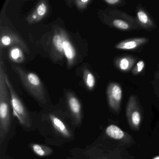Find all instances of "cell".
Segmentation results:
<instances>
[{
  "instance_id": "cell-1",
  "label": "cell",
  "mask_w": 159,
  "mask_h": 159,
  "mask_svg": "<svg viewBox=\"0 0 159 159\" xmlns=\"http://www.w3.org/2000/svg\"><path fill=\"white\" fill-rule=\"evenodd\" d=\"M5 70L2 57L0 62V145L2 146L11 129V95L5 79Z\"/></svg>"
},
{
  "instance_id": "cell-2",
  "label": "cell",
  "mask_w": 159,
  "mask_h": 159,
  "mask_svg": "<svg viewBox=\"0 0 159 159\" xmlns=\"http://www.w3.org/2000/svg\"><path fill=\"white\" fill-rule=\"evenodd\" d=\"M99 18L104 25L124 31L140 30L135 17L116 8H108L99 11Z\"/></svg>"
},
{
  "instance_id": "cell-3",
  "label": "cell",
  "mask_w": 159,
  "mask_h": 159,
  "mask_svg": "<svg viewBox=\"0 0 159 159\" xmlns=\"http://www.w3.org/2000/svg\"><path fill=\"white\" fill-rule=\"evenodd\" d=\"M12 68L30 95L41 104H45L47 99L45 90L39 76L33 72L24 70L19 66H12Z\"/></svg>"
},
{
  "instance_id": "cell-4",
  "label": "cell",
  "mask_w": 159,
  "mask_h": 159,
  "mask_svg": "<svg viewBox=\"0 0 159 159\" xmlns=\"http://www.w3.org/2000/svg\"><path fill=\"white\" fill-rule=\"evenodd\" d=\"M5 79L11 95V103L14 114L18 119L23 127L26 129H30L32 126L31 118L23 102L13 88L12 85L6 73L5 74Z\"/></svg>"
},
{
  "instance_id": "cell-5",
  "label": "cell",
  "mask_w": 159,
  "mask_h": 159,
  "mask_svg": "<svg viewBox=\"0 0 159 159\" xmlns=\"http://www.w3.org/2000/svg\"><path fill=\"white\" fill-rule=\"evenodd\" d=\"M126 116L128 124L132 130H139L142 116L138 101L136 97L134 95H131L128 99L126 106Z\"/></svg>"
},
{
  "instance_id": "cell-6",
  "label": "cell",
  "mask_w": 159,
  "mask_h": 159,
  "mask_svg": "<svg viewBox=\"0 0 159 159\" xmlns=\"http://www.w3.org/2000/svg\"><path fill=\"white\" fill-rule=\"evenodd\" d=\"M10 46H18L25 52H29L28 47L24 41L17 34L7 27H1L0 48Z\"/></svg>"
},
{
  "instance_id": "cell-7",
  "label": "cell",
  "mask_w": 159,
  "mask_h": 159,
  "mask_svg": "<svg viewBox=\"0 0 159 159\" xmlns=\"http://www.w3.org/2000/svg\"><path fill=\"white\" fill-rule=\"evenodd\" d=\"M66 103L72 123L74 125L79 127L83 120L82 108L80 100L74 94L68 93Z\"/></svg>"
},
{
  "instance_id": "cell-8",
  "label": "cell",
  "mask_w": 159,
  "mask_h": 159,
  "mask_svg": "<svg viewBox=\"0 0 159 159\" xmlns=\"http://www.w3.org/2000/svg\"><path fill=\"white\" fill-rule=\"evenodd\" d=\"M107 95L110 108L115 112H119L122 99V89L120 85L117 83H110L107 87Z\"/></svg>"
},
{
  "instance_id": "cell-9",
  "label": "cell",
  "mask_w": 159,
  "mask_h": 159,
  "mask_svg": "<svg viewBox=\"0 0 159 159\" xmlns=\"http://www.w3.org/2000/svg\"><path fill=\"white\" fill-rule=\"evenodd\" d=\"M135 18L141 30L151 31L157 28V25L148 12L141 4H138L137 6Z\"/></svg>"
},
{
  "instance_id": "cell-10",
  "label": "cell",
  "mask_w": 159,
  "mask_h": 159,
  "mask_svg": "<svg viewBox=\"0 0 159 159\" xmlns=\"http://www.w3.org/2000/svg\"><path fill=\"white\" fill-rule=\"evenodd\" d=\"M63 43L64 55L67 62L68 67L74 65L76 58V52L73 44L70 42L66 31L62 29L59 28Z\"/></svg>"
},
{
  "instance_id": "cell-11",
  "label": "cell",
  "mask_w": 159,
  "mask_h": 159,
  "mask_svg": "<svg viewBox=\"0 0 159 159\" xmlns=\"http://www.w3.org/2000/svg\"><path fill=\"white\" fill-rule=\"evenodd\" d=\"M105 132L109 137L122 143L129 144H133V141L134 142V139L130 135L114 125H111L108 126Z\"/></svg>"
},
{
  "instance_id": "cell-12",
  "label": "cell",
  "mask_w": 159,
  "mask_h": 159,
  "mask_svg": "<svg viewBox=\"0 0 159 159\" xmlns=\"http://www.w3.org/2000/svg\"><path fill=\"white\" fill-rule=\"evenodd\" d=\"M149 39L144 37L131 38L121 41L115 45L116 49L124 51H134L139 49L148 42Z\"/></svg>"
},
{
  "instance_id": "cell-13",
  "label": "cell",
  "mask_w": 159,
  "mask_h": 159,
  "mask_svg": "<svg viewBox=\"0 0 159 159\" xmlns=\"http://www.w3.org/2000/svg\"><path fill=\"white\" fill-rule=\"evenodd\" d=\"M51 55L54 60H59L64 57L63 43L59 28L56 30L52 37L51 43Z\"/></svg>"
},
{
  "instance_id": "cell-14",
  "label": "cell",
  "mask_w": 159,
  "mask_h": 159,
  "mask_svg": "<svg viewBox=\"0 0 159 159\" xmlns=\"http://www.w3.org/2000/svg\"><path fill=\"white\" fill-rule=\"evenodd\" d=\"M49 6L46 1H40L34 10L27 17V22L29 24H34L41 21L48 14Z\"/></svg>"
},
{
  "instance_id": "cell-15",
  "label": "cell",
  "mask_w": 159,
  "mask_h": 159,
  "mask_svg": "<svg viewBox=\"0 0 159 159\" xmlns=\"http://www.w3.org/2000/svg\"><path fill=\"white\" fill-rule=\"evenodd\" d=\"M50 122L54 131L59 135L66 139H70L72 134L66 124L59 117L54 114L49 115Z\"/></svg>"
},
{
  "instance_id": "cell-16",
  "label": "cell",
  "mask_w": 159,
  "mask_h": 159,
  "mask_svg": "<svg viewBox=\"0 0 159 159\" xmlns=\"http://www.w3.org/2000/svg\"><path fill=\"white\" fill-rule=\"evenodd\" d=\"M137 58L133 56L124 55L114 58L113 64L121 72H129L135 64Z\"/></svg>"
},
{
  "instance_id": "cell-17",
  "label": "cell",
  "mask_w": 159,
  "mask_h": 159,
  "mask_svg": "<svg viewBox=\"0 0 159 159\" xmlns=\"http://www.w3.org/2000/svg\"><path fill=\"white\" fill-rule=\"evenodd\" d=\"M30 147L32 151L40 157H47L52 155L53 152L52 149L42 144L32 143L30 144Z\"/></svg>"
},
{
  "instance_id": "cell-18",
  "label": "cell",
  "mask_w": 159,
  "mask_h": 159,
  "mask_svg": "<svg viewBox=\"0 0 159 159\" xmlns=\"http://www.w3.org/2000/svg\"><path fill=\"white\" fill-rule=\"evenodd\" d=\"M23 51L24 50L19 46H13L9 52V57L11 60L16 63L24 62L25 57Z\"/></svg>"
},
{
  "instance_id": "cell-19",
  "label": "cell",
  "mask_w": 159,
  "mask_h": 159,
  "mask_svg": "<svg viewBox=\"0 0 159 159\" xmlns=\"http://www.w3.org/2000/svg\"><path fill=\"white\" fill-rule=\"evenodd\" d=\"M83 78L87 89L90 91L93 90L95 86L96 80L93 73L89 70L85 69L83 71Z\"/></svg>"
},
{
  "instance_id": "cell-20",
  "label": "cell",
  "mask_w": 159,
  "mask_h": 159,
  "mask_svg": "<svg viewBox=\"0 0 159 159\" xmlns=\"http://www.w3.org/2000/svg\"><path fill=\"white\" fill-rule=\"evenodd\" d=\"M145 67V63L143 60H139L135 65L132 70V73L135 76L141 74Z\"/></svg>"
},
{
  "instance_id": "cell-21",
  "label": "cell",
  "mask_w": 159,
  "mask_h": 159,
  "mask_svg": "<svg viewBox=\"0 0 159 159\" xmlns=\"http://www.w3.org/2000/svg\"><path fill=\"white\" fill-rule=\"evenodd\" d=\"M152 84L155 94L159 97V63L158 69L154 74V80L152 81Z\"/></svg>"
},
{
  "instance_id": "cell-22",
  "label": "cell",
  "mask_w": 159,
  "mask_h": 159,
  "mask_svg": "<svg viewBox=\"0 0 159 159\" xmlns=\"http://www.w3.org/2000/svg\"><path fill=\"white\" fill-rule=\"evenodd\" d=\"M92 2L91 0H76L73 2L78 9L82 10L85 9Z\"/></svg>"
},
{
  "instance_id": "cell-23",
  "label": "cell",
  "mask_w": 159,
  "mask_h": 159,
  "mask_svg": "<svg viewBox=\"0 0 159 159\" xmlns=\"http://www.w3.org/2000/svg\"><path fill=\"white\" fill-rule=\"evenodd\" d=\"M104 2L110 6L115 7H122L126 3L124 0H105Z\"/></svg>"
},
{
  "instance_id": "cell-24",
  "label": "cell",
  "mask_w": 159,
  "mask_h": 159,
  "mask_svg": "<svg viewBox=\"0 0 159 159\" xmlns=\"http://www.w3.org/2000/svg\"><path fill=\"white\" fill-rule=\"evenodd\" d=\"M153 159H159V156H156L155 158H153Z\"/></svg>"
}]
</instances>
